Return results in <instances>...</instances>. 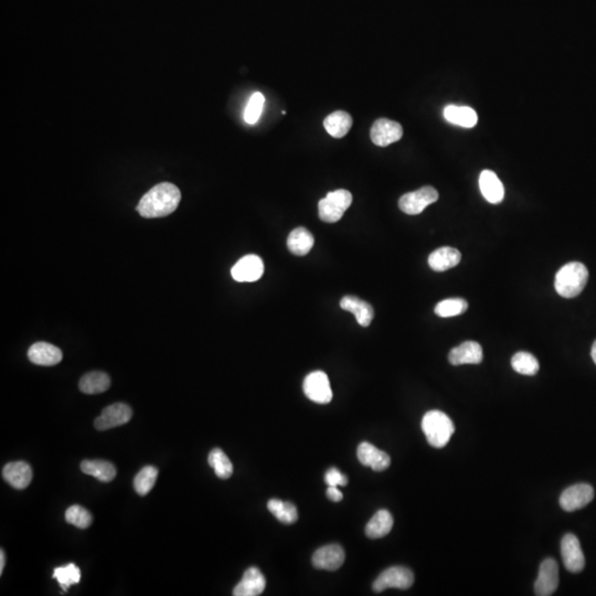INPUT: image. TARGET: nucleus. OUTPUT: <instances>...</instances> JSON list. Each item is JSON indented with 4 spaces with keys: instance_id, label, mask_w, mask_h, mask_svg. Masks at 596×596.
<instances>
[{
    "instance_id": "obj_1",
    "label": "nucleus",
    "mask_w": 596,
    "mask_h": 596,
    "mask_svg": "<svg viewBox=\"0 0 596 596\" xmlns=\"http://www.w3.org/2000/svg\"><path fill=\"white\" fill-rule=\"evenodd\" d=\"M180 200L182 193L177 186L161 182L144 195L137 206V211L147 219L167 217L178 208Z\"/></svg>"
},
{
    "instance_id": "obj_2",
    "label": "nucleus",
    "mask_w": 596,
    "mask_h": 596,
    "mask_svg": "<svg viewBox=\"0 0 596 596\" xmlns=\"http://www.w3.org/2000/svg\"><path fill=\"white\" fill-rule=\"evenodd\" d=\"M588 280V271L580 262H571L564 265L556 273L554 287L560 296L573 298L582 293Z\"/></svg>"
},
{
    "instance_id": "obj_3",
    "label": "nucleus",
    "mask_w": 596,
    "mask_h": 596,
    "mask_svg": "<svg viewBox=\"0 0 596 596\" xmlns=\"http://www.w3.org/2000/svg\"><path fill=\"white\" fill-rule=\"evenodd\" d=\"M422 430L430 446L443 449L454 434L455 426L449 415L439 410H433L423 417Z\"/></svg>"
},
{
    "instance_id": "obj_4",
    "label": "nucleus",
    "mask_w": 596,
    "mask_h": 596,
    "mask_svg": "<svg viewBox=\"0 0 596 596\" xmlns=\"http://www.w3.org/2000/svg\"><path fill=\"white\" fill-rule=\"evenodd\" d=\"M351 204H353V195L348 190H335L319 201V219L326 223L338 222Z\"/></svg>"
},
{
    "instance_id": "obj_5",
    "label": "nucleus",
    "mask_w": 596,
    "mask_h": 596,
    "mask_svg": "<svg viewBox=\"0 0 596 596\" xmlns=\"http://www.w3.org/2000/svg\"><path fill=\"white\" fill-rule=\"evenodd\" d=\"M414 583V574L411 570L404 567H391L383 571L373 582V591L383 592L388 588L408 590Z\"/></svg>"
},
{
    "instance_id": "obj_6",
    "label": "nucleus",
    "mask_w": 596,
    "mask_h": 596,
    "mask_svg": "<svg viewBox=\"0 0 596 596\" xmlns=\"http://www.w3.org/2000/svg\"><path fill=\"white\" fill-rule=\"evenodd\" d=\"M439 200V193L435 188L426 187L413 191V193H405L398 200V208L404 214L410 216H417L424 211V209L430 204H434Z\"/></svg>"
},
{
    "instance_id": "obj_7",
    "label": "nucleus",
    "mask_w": 596,
    "mask_h": 596,
    "mask_svg": "<svg viewBox=\"0 0 596 596\" xmlns=\"http://www.w3.org/2000/svg\"><path fill=\"white\" fill-rule=\"evenodd\" d=\"M303 389L310 401L319 404H327L332 401V387L328 376L325 372L314 371L309 373L304 380Z\"/></svg>"
},
{
    "instance_id": "obj_8",
    "label": "nucleus",
    "mask_w": 596,
    "mask_h": 596,
    "mask_svg": "<svg viewBox=\"0 0 596 596\" xmlns=\"http://www.w3.org/2000/svg\"><path fill=\"white\" fill-rule=\"evenodd\" d=\"M594 498L591 485L577 484L570 486L560 496V506L564 511L573 513L588 506Z\"/></svg>"
},
{
    "instance_id": "obj_9",
    "label": "nucleus",
    "mask_w": 596,
    "mask_h": 596,
    "mask_svg": "<svg viewBox=\"0 0 596 596\" xmlns=\"http://www.w3.org/2000/svg\"><path fill=\"white\" fill-rule=\"evenodd\" d=\"M561 556L564 567L571 573L582 572L586 567V559L577 535L567 533L562 538Z\"/></svg>"
},
{
    "instance_id": "obj_10",
    "label": "nucleus",
    "mask_w": 596,
    "mask_h": 596,
    "mask_svg": "<svg viewBox=\"0 0 596 596\" xmlns=\"http://www.w3.org/2000/svg\"><path fill=\"white\" fill-rule=\"evenodd\" d=\"M403 136L401 124L388 118H379L376 120L370 131V137L373 144L380 147H387L393 143L398 142Z\"/></svg>"
},
{
    "instance_id": "obj_11",
    "label": "nucleus",
    "mask_w": 596,
    "mask_h": 596,
    "mask_svg": "<svg viewBox=\"0 0 596 596\" xmlns=\"http://www.w3.org/2000/svg\"><path fill=\"white\" fill-rule=\"evenodd\" d=\"M559 586V565L556 560H543L535 583V593L538 596H550Z\"/></svg>"
},
{
    "instance_id": "obj_12",
    "label": "nucleus",
    "mask_w": 596,
    "mask_h": 596,
    "mask_svg": "<svg viewBox=\"0 0 596 596\" xmlns=\"http://www.w3.org/2000/svg\"><path fill=\"white\" fill-rule=\"evenodd\" d=\"M131 415H133V411L127 404H112L110 407L103 410L101 415L94 422V426L99 430L118 428V426H124L126 423H129L131 421Z\"/></svg>"
},
{
    "instance_id": "obj_13",
    "label": "nucleus",
    "mask_w": 596,
    "mask_h": 596,
    "mask_svg": "<svg viewBox=\"0 0 596 596\" xmlns=\"http://www.w3.org/2000/svg\"><path fill=\"white\" fill-rule=\"evenodd\" d=\"M264 273V263L262 259L255 255H249L239 259L231 270V275L234 281L257 282L262 277Z\"/></svg>"
},
{
    "instance_id": "obj_14",
    "label": "nucleus",
    "mask_w": 596,
    "mask_h": 596,
    "mask_svg": "<svg viewBox=\"0 0 596 596\" xmlns=\"http://www.w3.org/2000/svg\"><path fill=\"white\" fill-rule=\"evenodd\" d=\"M345 562V551L338 545L321 547L313 556V565L316 569L336 571Z\"/></svg>"
},
{
    "instance_id": "obj_15",
    "label": "nucleus",
    "mask_w": 596,
    "mask_h": 596,
    "mask_svg": "<svg viewBox=\"0 0 596 596\" xmlns=\"http://www.w3.org/2000/svg\"><path fill=\"white\" fill-rule=\"evenodd\" d=\"M357 456L362 465L371 467L375 472L385 471L391 464L390 456L387 453L368 442H362L359 445Z\"/></svg>"
},
{
    "instance_id": "obj_16",
    "label": "nucleus",
    "mask_w": 596,
    "mask_h": 596,
    "mask_svg": "<svg viewBox=\"0 0 596 596\" xmlns=\"http://www.w3.org/2000/svg\"><path fill=\"white\" fill-rule=\"evenodd\" d=\"M266 586L264 575L257 567H252L244 572L242 580L233 590L234 596H257L264 592Z\"/></svg>"
},
{
    "instance_id": "obj_17",
    "label": "nucleus",
    "mask_w": 596,
    "mask_h": 596,
    "mask_svg": "<svg viewBox=\"0 0 596 596\" xmlns=\"http://www.w3.org/2000/svg\"><path fill=\"white\" fill-rule=\"evenodd\" d=\"M3 478L16 490H24L33 481V469L26 462H8L3 469Z\"/></svg>"
},
{
    "instance_id": "obj_18",
    "label": "nucleus",
    "mask_w": 596,
    "mask_h": 596,
    "mask_svg": "<svg viewBox=\"0 0 596 596\" xmlns=\"http://www.w3.org/2000/svg\"><path fill=\"white\" fill-rule=\"evenodd\" d=\"M484 358L483 348L476 341H465L449 351V360L453 366L478 364Z\"/></svg>"
},
{
    "instance_id": "obj_19",
    "label": "nucleus",
    "mask_w": 596,
    "mask_h": 596,
    "mask_svg": "<svg viewBox=\"0 0 596 596\" xmlns=\"http://www.w3.org/2000/svg\"><path fill=\"white\" fill-rule=\"evenodd\" d=\"M62 351L48 342H35L28 351V358L38 366H56L62 360Z\"/></svg>"
},
{
    "instance_id": "obj_20",
    "label": "nucleus",
    "mask_w": 596,
    "mask_h": 596,
    "mask_svg": "<svg viewBox=\"0 0 596 596\" xmlns=\"http://www.w3.org/2000/svg\"><path fill=\"white\" fill-rule=\"evenodd\" d=\"M481 195L490 204H500L505 197V188L497 175L492 170H484L479 177Z\"/></svg>"
},
{
    "instance_id": "obj_21",
    "label": "nucleus",
    "mask_w": 596,
    "mask_h": 596,
    "mask_svg": "<svg viewBox=\"0 0 596 596\" xmlns=\"http://www.w3.org/2000/svg\"><path fill=\"white\" fill-rule=\"evenodd\" d=\"M341 309L351 312L356 317L357 323L362 327H369L375 312L370 304L356 296L342 297L340 300Z\"/></svg>"
},
{
    "instance_id": "obj_22",
    "label": "nucleus",
    "mask_w": 596,
    "mask_h": 596,
    "mask_svg": "<svg viewBox=\"0 0 596 596\" xmlns=\"http://www.w3.org/2000/svg\"><path fill=\"white\" fill-rule=\"evenodd\" d=\"M460 259H462V255L458 249L443 246L430 253L428 257V265L435 272H444L458 266Z\"/></svg>"
},
{
    "instance_id": "obj_23",
    "label": "nucleus",
    "mask_w": 596,
    "mask_h": 596,
    "mask_svg": "<svg viewBox=\"0 0 596 596\" xmlns=\"http://www.w3.org/2000/svg\"><path fill=\"white\" fill-rule=\"evenodd\" d=\"M444 118L449 123L462 126L465 129H472L478 122L476 111L472 107L449 105L444 108Z\"/></svg>"
},
{
    "instance_id": "obj_24",
    "label": "nucleus",
    "mask_w": 596,
    "mask_h": 596,
    "mask_svg": "<svg viewBox=\"0 0 596 596\" xmlns=\"http://www.w3.org/2000/svg\"><path fill=\"white\" fill-rule=\"evenodd\" d=\"M315 239L305 227H296L289 233L287 248L293 255L304 257L313 249Z\"/></svg>"
},
{
    "instance_id": "obj_25",
    "label": "nucleus",
    "mask_w": 596,
    "mask_h": 596,
    "mask_svg": "<svg viewBox=\"0 0 596 596\" xmlns=\"http://www.w3.org/2000/svg\"><path fill=\"white\" fill-rule=\"evenodd\" d=\"M81 471L102 483H110L116 477L115 466L106 460H83L81 462Z\"/></svg>"
},
{
    "instance_id": "obj_26",
    "label": "nucleus",
    "mask_w": 596,
    "mask_h": 596,
    "mask_svg": "<svg viewBox=\"0 0 596 596\" xmlns=\"http://www.w3.org/2000/svg\"><path fill=\"white\" fill-rule=\"evenodd\" d=\"M353 118L345 111H336L324 120V127L330 136L342 138L351 131Z\"/></svg>"
},
{
    "instance_id": "obj_27",
    "label": "nucleus",
    "mask_w": 596,
    "mask_h": 596,
    "mask_svg": "<svg viewBox=\"0 0 596 596\" xmlns=\"http://www.w3.org/2000/svg\"><path fill=\"white\" fill-rule=\"evenodd\" d=\"M393 527V517L388 510L377 511L366 526V535L370 539H380L390 533Z\"/></svg>"
},
{
    "instance_id": "obj_28",
    "label": "nucleus",
    "mask_w": 596,
    "mask_h": 596,
    "mask_svg": "<svg viewBox=\"0 0 596 596\" xmlns=\"http://www.w3.org/2000/svg\"><path fill=\"white\" fill-rule=\"evenodd\" d=\"M111 387V379L105 372H88L81 378L79 388L86 394H99Z\"/></svg>"
},
{
    "instance_id": "obj_29",
    "label": "nucleus",
    "mask_w": 596,
    "mask_h": 596,
    "mask_svg": "<svg viewBox=\"0 0 596 596\" xmlns=\"http://www.w3.org/2000/svg\"><path fill=\"white\" fill-rule=\"evenodd\" d=\"M268 509L273 516L283 524H294L298 519L296 507L291 503H285L280 499H271L268 503Z\"/></svg>"
},
{
    "instance_id": "obj_30",
    "label": "nucleus",
    "mask_w": 596,
    "mask_h": 596,
    "mask_svg": "<svg viewBox=\"0 0 596 596\" xmlns=\"http://www.w3.org/2000/svg\"><path fill=\"white\" fill-rule=\"evenodd\" d=\"M208 462L219 478L227 479L232 476V462L222 449H212L211 453L209 454Z\"/></svg>"
},
{
    "instance_id": "obj_31",
    "label": "nucleus",
    "mask_w": 596,
    "mask_h": 596,
    "mask_svg": "<svg viewBox=\"0 0 596 596\" xmlns=\"http://www.w3.org/2000/svg\"><path fill=\"white\" fill-rule=\"evenodd\" d=\"M511 366H513L515 371L524 376L537 375L539 368H540L538 359L531 353H524V351L517 353L513 357Z\"/></svg>"
},
{
    "instance_id": "obj_32",
    "label": "nucleus",
    "mask_w": 596,
    "mask_h": 596,
    "mask_svg": "<svg viewBox=\"0 0 596 596\" xmlns=\"http://www.w3.org/2000/svg\"><path fill=\"white\" fill-rule=\"evenodd\" d=\"M158 469L154 466L142 468L134 478V490L140 496H146L153 490L157 481Z\"/></svg>"
},
{
    "instance_id": "obj_33",
    "label": "nucleus",
    "mask_w": 596,
    "mask_h": 596,
    "mask_svg": "<svg viewBox=\"0 0 596 596\" xmlns=\"http://www.w3.org/2000/svg\"><path fill=\"white\" fill-rule=\"evenodd\" d=\"M54 579L58 581L62 590L67 592L70 586L80 582L81 571L75 564H67L65 567L54 569Z\"/></svg>"
},
{
    "instance_id": "obj_34",
    "label": "nucleus",
    "mask_w": 596,
    "mask_h": 596,
    "mask_svg": "<svg viewBox=\"0 0 596 596\" xmlns=\"http://www.w3.org/2000/svg\"><path fill=\"white\" fill-rule=\"evenodd\" d=\"M468 309V303L462 298H449L440 302L436 305V315L443 319H449V317H455V316L462 315Z\"/></svg>"
},
{
    "instance_id": "obj_35",
    "label": "nucleus",
    "mask_w": 596,
    "mask_h": 596,
    "mask_svg": "<svg viewBox=\"0 0 596 596\" xmlns=\"http://www.w3.org/2000/svg\"><path fill=\"white\" fill-rule=\"evenodd\" d=\"M65 520L79 529H86L93 522L91 513L79 505H73L65 511Z\"/></svg>"
},
{
    "instance_id": "obj_36",
    "label": "nucleus",
    "mask_w": 596,
    "mask_h": 596,
    "mask_svg": "<svg viewBox=\"0 0 596 596\" xmlns=\"http://www.w3.org/2000/svg\"><path fill=\"white\" fill-rule=\"evenodd\" d=\"M265 97L262 93L255 92L251 97H250L249 103L246 105L245 111H244V120L246 123L253 124L257 123L259 116L262 114L263 106H264Z\"/></svg>"
},
{
    "instance_id": "obj_37",
    "label": "nucleus",
    "mask_w": 596,
    "mask_h": 596,
    "mask_svg": "<svg viewBox=\"0 0 596 596\" xmlns=\"http://www.w3.org/2000/svg\"><path fill=\"white\" fill-rule=\"evenodd\" d=\"M325 481L328 486H346L348 484V478L346 475L340 473L337 468H329L325 475Z\"/></svg>"
},
{
    "instance_id": "obj_38",
    "label": "nucleus",
    "mask_w": 596,
    "mask_h": 596,
    "mask_svg": "<svg viewBox=\"0 0 596 596\" xmlns=\"http://www.w3.org/2000/svg\"><path fill=\"white\" fill-rule=\"evenodd\" d=\"M326 494L327 497L332 500V501H334V503H339V501H341L342 498H344V494L338 490V487L336 486H328Z\"/></svg>"
},
{
    "instance_id": "obj_39",
    "label": "nucleus",
    "mask_w": 596,
    "mask_h": 596,
    "mask_svg": "<svg viewBox=\"0 0 596 596\" xmlns=\"http://www.w3.org/2000/svg\"><path fill=\"white\" fill-rule=\"evenodd\" d=\"M5 552L3 550L0 551V574L3 572V567H5Z\"/></svg>"
},
{
    "instance_id": "obj_40",
    "label": "nucleus",
    "mask_w": 596,
    "mask_h": 596,
    "mask_svg": "<svg viewBox=\"0 0 596 596\" xmlns=\"http://www.w3.org/2000/svg\"><path fill=\"white\" fill-rule=\"evenodd\" d=\"M591 355L592 358H593V361L594 362H595L596 364V340L595 342H594L593 344V347H592Z\"/></svg>"
}]
</instances>
